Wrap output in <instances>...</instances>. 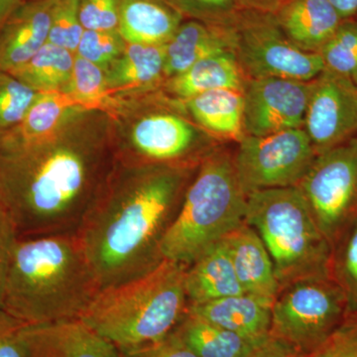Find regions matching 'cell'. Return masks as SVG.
<instances>
[{"label": "cell", "mask_w": 357, "mask_h": 357, "mask_svg": "<svg viewBox=\"0 0 357 357\" xmlns=\"http://www.w3.org/2000/svg\"><path fill=\"white\" fill-rule=\"evenodd\" d=\"M116 161L98 110H77L37 139L0 136V208L20 238L76 234Z\"/></svg>", "instance_id": "1"}, {"label": "cell", "mask_w": 357, "mask_h": 357, "mask_svg": "<svg viewBox=\"0 0 357 357\" xmlns=\"http://www.w3.org/2000/svg\"><path fill=\"white\" fill-rule=\"evenodd\" d=\"M199 163L117 158L76 232L100 289L139 278L165 260L162 243Z\"/></svg>", "instance_id": "2"}, {"label": "cell", "mask_w": 357, "mask_h": 357, "mask_svg": "<svg viewBox=\"0 0 357 357\" xmlns=\"http://www.w3.org/2000/svg\"><path fill=\"white\" fill-rule=\"evenodd\" d=\"M102 290L76 234L18 238L2 309L27 325L81 319Z\"/></svg>", "instance_id": "3"}, {"label": "cell", "mask_w": 357, "mask_h": 357, "mask_svg": "<svg viewBox=\"0 0 357 357\" xmlns=\"http://www.w3.org/2000/svg\"><path fill=\"white\" fill-rule=\"evenodd\" d=\"M187 268L165 259L139 278L102 289L81 319L121 352L158 344L189 310Z\"/></svg>", "instance_id": "4"}, {"label": "cell", "mask_w": 357, "mask_h": 357, "mask_svg": "<svg viewBox=\"0 0 357 357\" xmlns=\"http://www.w3.org/2000/svg\"><path fill=\"white\" fill-rule=\"evenodd\" d=\"M246 203L234 157L222 149L204 155L162 243L164 259L190 266L245 222Z\"/></svg>", "instance_id": "5"}, {"label": "cell", "mask_w": 357, "mask_h": 357, "mask_svg": "<svg viewBox=\"0 0 357 357\" xmlns=\"http://www.w3.org/2000/svg\"><path fill=\"white\" fill-rule=\"evenodd\" d=\"M245 222L266 246L280 290L297 281L331 278L332 245L297 187L249 194Z\"/></svg>", "instance_id": "6"}, {"label": "cell", "mask_w": 357, "mask_h": 357, "mask_svg": "<svg viewBox=\"0 0 357 357\" xmlns=\"http://www.w3.org/2000/svg\"><path fill=\"white\" fill-rule=\"evenodd\" d=\"M347 319V299L332 278L307 279L279 291L272 305L270 333L310 356Z\"/></svg>", "instance_id": "7"}, {"label": "cell", "mask_w": 357, "mask_h": 357, "mask_svg": "<svg viewBox=\"0 0 357 357\" xmlns=\"http://www.w3.org/2000/svg\"><path fill=\"white\" fill-rule=\"evenodd\" d=\"M232 28L234 55L246 79L281 77L311 82L326 70L319 53L295 46L273 14L241 9Z\"/></svg>", "instance_id": "8"}, {"label": "cell", "mask_w": 357, "mask_h": 357, "mask_svg": "<svg viewBox=\"0 0 357 357\" xmlns=\"http://www.w3.org/2000/svg\"><path fill=\"white\" fill-rule=\"evenodd\" d=\"M297 188L333 248L357 218V137L317 155Z\"/></svg>", "instance_id": "9"}, {"label": "cell", "mask_w": 357, "mask_h": 357, "mask_svg": "<svg viewBox=\"0 0 357 357\" xmlns=\"http://www.w3.org/2000/svg\"><path fill=\"white\" fill-rule=\"evenodd\" d=\"M238 143L232 157L246 196L263 190L297 187L317 157L304 128L244 135Z\"/></svg>", "instance_id": "10"}, {"label": "cell", "mask_w": 357, "mask_h": 357, "mask_svg": "<svg viewBox=\"0 0 357 357\" xmlns=\"http://www.w3.org/2000/svg\"><path fill=\"white\" fill-rule=\"evenodd\" d=\"M317 155L357 137V84L325 70L312 82L304 126Z\"/></svg>", "instance_id": "11"}, {"label": "cell", "mask_w": 357, "mask_h": 357, "mask_svg": "<svg viewBox=\"0 0 357 357\" xmlns=\"http://www.w3.org/2000/svg\"><path fill=\"white\" fill-rule=\"evenodd\" d=\"M312 82L281 77L246 79L244 135L264 136L303 128Z\"/></svg>", "instance_id": "12"}, {"label": "cell", "mask_w": 357, "mask_h": 357, "mask_svg": "<svg viewBox=\"0 0 357 357\" xmlns=\"http://www.w3.org/2000/svg\"><path fill=\"white\" fill-rule=\"evenodd\" d=\"M206 140L189 121L171 114H154L136 122L131 133L138 163H199L188 159ZM131 162V161H130Z\"/></svg>", "instance_id": "13"}, {"label": "cell", "mask_w": 357, "mask_h": 357, "mask_svg": "<svg viewBox=\"0 0 357 357\" xmlns=\"http://www.w3.org/2000/svg\"><path fill=\"white\" fill-rule=\"evenodd\" d=\"M57 0H24L0 26V70L13 72L48 42Z\"/></svg>", "instance_id": "14"}, {"label": "cell", "mask_w": 357, "mask_h": 357, "mask_svg": "<svg viewBox=\"0 0 357 357\" xmlns=\"http://www.w3.org/2000/svg\"><path fill=\"white\" fill-rule=\"evenodd\" d=\"M27 357H121L119 349L81 319L26 325Z\"/></svg>", "instance_id": "15"}, {"label": "cell", "mask_w": 357, "mask_h": 357, "mask_svg": "<svg viewBox=\"0 0 357 357\" xmlns=\"http://www.w3.org/2000/svg\"><path fill=\"white\" fill-rule=\"evenodd\" d=\"M273 301L243 293L190 305L188 312L241 337L260 342L270 335Z\"/></svg>", "instance_id": "16"}, {"label": "cell", "mask_w": 357, "mask_h": 357, "mask_svg": "<svg viewBox=\"0 0 357 357\" xmlns=\"http://www.w3.org/2000/svg\"><path fill=\"white\" fill-rule=\"evenodd\" d=\"M229 52L234 53L232 23L210 24L194 20L182 22L165 44L164 77L171 79L204 59Z\"/></svg>", "instance_id": "17"}, {"label": "cell", "mask_w": 357, "mask_h": 357, "mask_svg": "<svg viewBox=\"0 0 357 357\" xmlns=\"http://www.w3.org/2000/svg\"><path fill=\"white\" fill-rule=\"evenodd\" d=\"M222 241L244 292L274 300L280 286L271 257L257 231L244 222Z\"/></svg>", "instance_id": "18"}, {"label": "cell", "mask_w": 357, "mask_h": 357, "mask_svg": "<svg viewBox=\"0 0 357 357\" xmlns=\"http://www.w3.org/2000/svg\"><path fill=\"white\" fill-rule=\"evenodd\" d=\"M273 15L286 37L310 53H319L344 21L330 0H287Z\"/></svg>", "instance_id": "19"}, {"label": "cell", "mask_w": 357, "mask_h": 357, "mask_svg": "<svg viewBox=\"0 0 357 357\" xmlns=\"http://www.w3.org/2000/svg\"><path fill=\"white\" fill-rule=\"evenodd\" d=\"M183 18L165 0H119V32L128 44L165 45Z\"/></svg>", "instance_id": "20"}, {"label": "cell", "mask_w": 357, "mask_h": 357, "mask_svg": "<svg viewBox=\"0 0 357 357\" xmlns=\"http://www.w3.org/2000/svg\"><path fill=\"white\" fill-rule=\"evenodd\" d=\"M185 282L190 305L245 293L222 239L188 266Z\"/></svg>", "instance_id": "21"}, {"label": "cell", "mask_w": 357, "mask_h": 357, "mask_svg": "<svg viewBox=\"0 0 357 357\" xmlns=\"http://www.w3.org/2000/svg\"><path fill=\"white\" fill-rule=\"evenodd\" d=\"M245 82L236 55L229 52L204 59L182 74L171 77L168 89L172 95L188 100L215 89L243 91Z\"/></svg>", "instance_id": "22"}, {"label": "cell", "mask_w": 357, "mask_h": 357, "mask_svg": "<svg viewBox=\"0 0 357 357\" xmlns=\"http://www.w3.org/2000/svg\"><path fill=\"white\" fill-rule=\"evenodd\" d=\"M185 102L197 123L215 137L238 142L244 137L243 91L215 89Z\"/></svg>", "instance_id": "23"}, {"label": "cell", "mask_w": 357, "mask_h": 357, "mask_svg": "<svg viewBox=\"0 0 357 357\" xmlns=\"http://www.w3.org/2000/svg\"><path fill=\"white\" fill-rule=\"evenodd\" d=\"M165 45L126 44V50L105 70L109 91L149 86L164 76Z\"/></svg>", "instance_id": "24"}, {"label": "cell", "mask_w": 357, "mask_h": 357, "mask_svg": "<svg viewBox=\"0 0 357 357\" xmlns=\"http://www.w3.org/2000/svg\"><path fill=\"white\" fill-rule=\"evenodd\" d=\"M175 332L199 357H249L261 342L241 337L189 312Z\"/></svg>", "instance_id": "25"}, {"label": "cell", "mask_w": 357, "mask_h": 357, "mask_svg": "<svg viewBox=\"0 0 357 357\" xmlns=\"http://www.w3.org/2000/svg\"><path fill=\"white\" fill-rule=\"evenodd\" d=\"M75 57L72 52L47 42L28 62L9 73L37 93L67 91Z\"/></svg>", "instance_id": "26"}, {"label": "cell", "mask_w": 357, "mask_h": 357, "mask_svg": "<svg viewBox=\"0 0 357 357\" xmlns=\"http://www.w3.org/2000/svg\"><path fill=\"white\" fill-rule=\"evenodd\" d=\"M81 109H84L68 91L40 93L22 121L1 136L14 140L37 139L53 132L70 114Z\"/></svg>", "instance_id": "27"}, {"label": "cell", "mask_w": 357, "mask_h": 357, "mask_svg": "<svg viewBox=\"0 0 357 357\" xmlns=\"http://www.w3.org/2000/svg\"><path fill=\"white\" fill-rule=\"evenodd\" d=\"M331 278L344 294L347 318L357 317V218L333 245Z\"/></svg>", "instance_id": "28"}, {"label": "cell", "mask_w": 357, "mask_h": 357, "mask_svg": "<svg viewBox=\"0 0 357 357\" xmlns=\"http://www.w3.org/2000/svg\"><path fill=\"white\" fill-rule=\"evenodd\" d=\"M319 55L326 70L357 84V18L342 21Z\"/></svg>", "instance_id": "29"}, {"label": "cell", "mask_w": 357, "mask_h": 357, "mask_svg": "<svg viewBox=\"0 0 357 357\" xmlns=\"http://www.w3.org/2000/svg\"><path fill=\"white\" fill-rule=\"evenodd\" d=\"M68 93L84 109H102L109 98L105 70L76 55Z\"/></svg>", "instance_id": "30"}, {"label": "cell", "mask_w": 357, "mask_h": 357, "mask_svg": "<svg viewBox=\"0 0 357 357\" xmlns=\"http://www.w3.org/2000/svg\"><path fill=\"white\" fill-rule=\"evenodd\" d=\"M39 93L10 73L0 70V136L22 121Z\"/></svg>", "instance_id": "31"}, {"label": "cell", "mask_w": 357, "mask_h": 357, "mask_svg": "<svg viewBox=\"0 0 357 357\" xmlns=\"http://www.w3.org/2000/svg\"><path fill=\"white\" fill-rule=\"evenodd\" d=\"M126 44L119 30H84L76 55L93 63L105 72L123 53Z\"/></svg>", "instance_id": "32"}, {"label": "cell", "mask_w": 357, "mask_h": 357, "mask_svg": "<svg viewBox=\"0 0 357 357\" xmlns=\"http://www.w3.org/2000/svg\"><path fill=\"white\" fill-rule=\"evenodd\" d=\"M84 31L79 14V0H57L49 31V43L77 54Z\"/></svg>", "instance_id": "33"}, {"label": "cell", "mask_w": 357, "mask_h": 357, "mask_svg": "<svg viewBox=\"0 0 357 357\" xmlns=\"http://www.w3.org/2000/svg\"><path fill=\"white\" fill-rule=\"evenodd\" d=\"M183 16L210 24L234 22L241 8L237 0H165Z\"/></svg>", "instance_id": "34"}, {"label": "cell", "mask_w": 357, "mask_h": 357, "mask_svg": "<svg viewBox=\"0 0 357 357\" xmlns=\"http://www.w3.org/2000/svg\"><path fill=\"white\" fill-rule=\"evenodd\" d=\"M79 14L84 30H119V0H79Z\"/></svg>", "instance_id": "35"}, {"label": "cell", "mask_w": 357, "mask_h": 357, "mask_svg": "<svg viewBox=\"0 0 357 357\" xmlns=\"http://www.w3.org/2000/svg\"><path fill=\"white\" fill-rule=\"evenodd\" d=\"M309 357H357V317L347 318L344 325Z\"/></svg>", "instance_id": "36"}, {"label": "cell", "mask_w": 357, "mask_h": 357, "mask_svg": "<svg viewBox=\"0 0 357 357\" xmlns=\"http://www.w3.org/2000/svg\"><path fill=\"white\" fill-rule=\"evenodd\" d=\"M26 325L0 307V357H27Z\"/></svg>", "instance_id": "37"}, {"label": "cell", "mask_w": 357, "mask_h": 357, "mask_svg": "<svg viewBox=\"0 0 357 357\" xmlns=\"http://www.w3.org/2000/svg\"><path fill=\"white\" fill-rule=\"evenodd\" d=\"M18 238L20 237L13 222L6 211L0 208V307L3 303L7 275Z\"/></svg>", "instance_id": "38"}, {"label": "cell", "mask_w": 357, "mask_h": 357, "mask_svg": "<svg viewBox=\"0 0 357 357\" xmlns=\"http://www.w3.org/2000/svg\"><path fill=\"white\" fill-rule=\"evenodd\" d=\"M119 354L121 357H199L176 332L171 333L158 344L137 351H119Z\"/></svg>", "instance_id": "39"}, {"label": "cell", "mask_w": 357, "mask_h": 357, "mask_svg": "<svg viewBox=\"0 0 357 357\" xmlns=\"http://www.w3.org/2000/svg\"><path fill=\"white\" fill-rule=\"evenodd\" d=\"M283 338L275 337L270 333L261 340L251 352L249 357H309Z\"/></svg>", "instance_id": "40"}, {"label": "cell", "mask_w": 357, "mask_h": 357, "mask_svg": "<svg viewBox=\"0 0 357 357\" xmlns=\"http://www.w3.org/2000/svg\"><path fill=\"white\" fill-rule=\"evenodd\" d=\"M243 10L275 14L287 0H237Z\"/></svg>", "instance_id": "41"}, {"label": "cell", "mask_w": 357, "mask_h": 357, "mask_svg": "<svg viewBox=\"0 0 357 357\" xmlns=\"http://www.w3.org/2000/svg\"><path fill=\"white\" fill-rule=\"evenodd\" d=\"M342 20L356 17L357 0H330Z\"/></svg>", "instance_id": "42"}, {"label": "cell", "mask_w": 357, "mask_h": 357, "mask_svg": "<svg viewBox=\"0 0 357 357\" xmlns=\"http://www.w3.org/2000/svg\"><path fill=\"white\" fill-rule=\"evenodd\" d=\"M24 0H0V26Z\"/></svg>", "instance_id": "43"}, {"label": "cell", "mask_w": 357, "mask_h": 357, "mask_svg": "<svg viewBox=\"0 0 357 357\" xmlns=\"http://www.w3.org/2000/svg\"><path fill=\"white\" fill-rule=\"evenodd\" d=\"M356 18H357V15H356Z\"/></svg>", "instance_id": "44"}]
</instances>
